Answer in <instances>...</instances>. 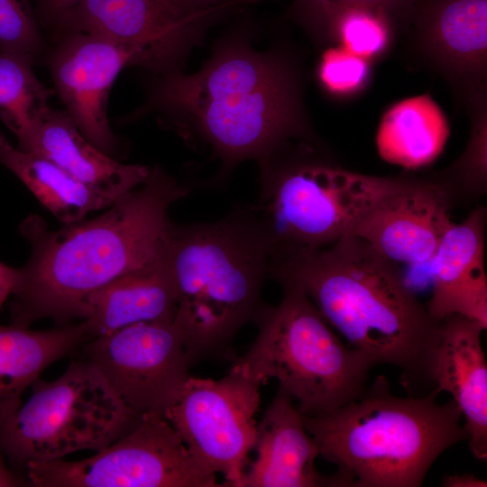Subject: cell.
<instances>
[{
  "mask_svg": "<svg viewBox=\"0 0 487 487\" xmlns=\"http://www.w3.org/2000/svg\"><path fill=\"white\" fill-rule=\"evenodd\" d=\"M188 193L155 165L144 182L94 218L51 230L40 216H28L19 232L31 254L17 268L8 305L12 324L29 327L43 318L60 325L84 318L94 292L157 255L170 207Z\"/></svg>",
  "mask_w": 487,
  "mask_h": 487,
  "instance_id": "1",
  "label": "cell"
},
{
  "mask_svg": "<svg viewBox=\"0 0 487 487\" xmlns=\"http://www.w3.org/2000/svg\"><path fill=\"white\" fill-rule=\"evenodd\" d=\"M224 39L198 72L156 75L146 103L130 116L156 113L163 126L207 144L221 162L218 183L240 162H260L305 132L288 62L254 50L244 32Z\"/></svg>",
  "mask_w": 487,
  "mask_h": 487,
  "instance_id": "2",
  "label": "cell"
},
{
  "mask_svg": "<svg viewBox=\"0 0 487 487\" xmlns=\"http://www.w3.org/2000/svg\"><path fill=\"white\" fill-rule=\"evenodd\" d=\"M269 278L292 280L327 324L375 365L400 371L410 396L435 390L440 322L407 285L396 263L346 235L323 249L270 262Z\"/></svg>",
  "mask_w": 487,
  "mask_h": 487,
  "instance_id": "3",
  "label": "cell"
},
{
  "mask_svg": "<svg viewBox=\"0 0 487 487\" xmlns=\"http://www.w3.org/2000/svg\"><path fill=\"white\" fill-rule=\"evenodd\" d=\"M161 249L175 284L178 324L190 363L227 354L240 329L257 323L266 305L272 244L252 207L222 218L178 224L169 219Z\"/></svg>",
  "mask_w": 487,
  "mask_h": 487,
  "instance_id": "4",
  "label": "cell"
},
{
  "mask_svg": "<svg viewBox=\"0 0 487 487\" xmlns=\"http://www.w3.org/2000/svg\"><path fill=\"white\" fill-rule=\"evenodd\" d=\"M438 394L399 397L380 375L335 412L302 419L340 487H420L435 461L467 440L460 409Z\"/></svg>",
  "mask_w": 487,
  "mask_h": 487,
  "instance_id": "5",
  "label": "cell"
},
{
  "mask_svg": "<svg viewBox=\"0 0 487 487\" xmlns=\"http://www.w3.org/2000/svg\"><path fill=\"white\" fill-rule=\"evenodd\" d=\"M278 282L280 302L267 307L255 340L232 367L261 385L276 379L304 416L331 414L362 394L375 363L343 343L297 281Z\"/></svg>",
  "mask_w": 487,
  "mask_h": 487,
  "instance_id": "6",
  "label": "cell"
},
{
  "mask_svg": "<svg viewBox=\"0 0 487 487\" xmlns=\"http://www.w3.org/2000/svg\"><path fill=\"white\" fill-rule=\"evenodd\" d=\"M258 164L260 188L252 208L269 233L271 261L332 245L409 179L345 170L289 153L288 146Z\"/></svg>",
  "mask_w": 487,
  "mask_h": 487,
  "instance_id": "7",
  "label": "cell"
},
{
  "mask_svg": "<svg viewBox=\"0 0 487 487\" xmlns=\"http://www.w3.org/2000/svg\"><path fill=\"white\" fill-rule=\"evenodd\" d=\"M29 399L0 421V452L16 469L97 452L141 418L89 361H72L53 381L37 379Z\"/></svg>",
  "mask_w": 487,
  "mask_h": 487,
  "instance_id": "8",
  "label": "cell"
},
{
  "mask_svg": "<svg viewBox=\"0 0 487 487\" xmlns=\"http://www.w3.org/2000/svg\"><path fill=\"white\" fill-rule=\"evenodd\" d=\"M36 487H224L198 465L181 437L160 416H142L126 433L95 455L30 463Z\"/></svg>",
  "mask_w": 487,
  "mask_h": 487,
  "instance_id": "9",
  "label": "cell"
},
{
  "mask_svg": "<svg viewBox=\"0 0 487 487\" xmlns=\"http://www.w3.org/2000/svg\"><path fill=\"white\" fill-rule=\"evenodd\" d=\"M249 2L203 8L190 0H81L51 38L66 32L93 33L131 49L135 66L165 75L181 71L207 30Z\"/></svg>",
  "mask_w": 487,
  "mask_h": 487,
  "instance_id": "10",
  "label": "cell"
},
{
  "mask_svg": "<svg viewBox=\"0 0 487 487\" xmlns=\"http://www.w3.org/2000/svg\"><path fill=\"white\" fill-rule=\"evenodd\" d=\"M260 386L233 367L220 380L190 376L164 414L196 463L221 473L224 486L243 487L256 442Z\"/></svg>",
  "mask_w": 487,
  "mask_h": 487,
  "instance_id": "11",
  "label": "cell"
},
{
  "mask_svg": "<svg viewBox=\"0 0 487 487\" xmlns=\"http://www.w3.org/2000/svg\"><path fill=\"white\" fill-rule=\"evenodd\" d=\"M82 346L86 360L140 417L164 418L190 377L191 363L174 319L134 324Z\"/></svg>",
  "mask_w": 487,
  "mask_h": 487,
  "instance_id": "12",
  "label": "cell"
},
{
  "mask_svg": "<svg viewBox=\"0 0 487 487\" xmlns=\"http://www.w3.org/2000/svg\"><path fill=\"white\" fill-rule=\"evenodd\" d=\"M44 59L65 110L81 133L112 157L120 140L110 128L108 96L116 77L135 66L128 47L83 32H66L53 39Z\"/></svg>",
  "mask_w": 487,
  "mask_h": 487,
  "instance_id": "13",
  "label": "cell"
},
{
  "mask_svg": "<svg viewBox=\"0 0 487 487\" xmlns=\"http://www.w3.org/2000/svg\"><path fill=\"white\" fill-rule=\"evenodd\" d=\"M451 207L434 180L409 178L373 207L348 235L363 240L394 263L428 262L454 224Z\"/></svg>",
  "mask_w": 487,
  "mask_h": 487,
  "instance_id": "14",
  "label": "cell"
},
{
  "mask_svg": "<svg viewBox=\"0 0 487 487\" xmlns=\"http://www.w3.org/2000/svg\"><path fill=\"white\" fill-rule=\"evenodd\" d=\"M253 449L256 457L248 464L243 487H339L335 474L317 470L318 446L294 400L280 388L257 423Z\"/></svg>",
  "mask_w": 487,
  "mask_h": 487,
  "instance_id": "15",
  "label": "cell"
},
{
  "mask_svg": "<svg viewBox=\"0 0 487 487\" xmlns=\"http://www.w3.org/2000/svg\"><path fill=\"white\" fill-rule=\"evenodd\" d=\"M486 209L478 205L443 236L432 262V292L426 308L437 322L459 314L487 327L484 269Z\"/></svg>",
  "mask_w": 487,
  "mask_h": 487,
  "instance_id": "16",
  "label": "cell"
},
{
  "mask_svg": "<svg viewBox=\"0 0 487 487\" xmlns=\"http://www.w3.org/2000/svg\"><path fill=\"white\" fill-rule=\"evenodd\" d=\"M480 322L459 314L440 321L433 378L437 393L448 392L464 418L469 448L487 459V363Z\"/></svg>",
  "mask_w": 487,
  "mask_h": 487,
  "instance_id": "17",
  "label": "cell"
},
{
  "mask_svg": "<svg viewBox=\"0 0 487 487\" xmlns=\"http://www.w3.org/2000/svg\"><path fill=\"white\" fill-rule=\"evenodd\" d=\"M426 51L473 87L485 77L487 0H424L411 19Z\"/></svg>",
  "mask_w": 487,
  "mask_h": 487,
  "instance_id": "18",
  "label": "cell"
},
{
  "mask_svg": "<svg viewBox=\"0 0 487 487\" xmlns=\"http://www.w3.org/2000/svg\"><path fill=\"white\" fill-rule=\"evenodd\" d=\"M176 310L175 284L160 245L151 262L87 299L83 324L93 339L138 323L172 320Z\"/></svg>",
  "mask_w": 487,
  "mask_h": 487,
  "instance_id": "19",
  "label": "cell"
},
{
  "mask_svg": "<svg viewBox=\"0 0 487 487\" xmlns=\"http://www.w3.org/2000/svg\"><path fill=\"white\" fill-rule=\"evenodd\" d=\"M21 150L52 161L115 199L144 182L150 171V167L121 163L97 149L66 110L51 108Z\"/></svg>",
  "mask_w": 487,
  "mask_h": 487,
  "instance_id": "20",
  "label": "cell"
},
{
  "mask_svg": "<svg viewBox=\"0 0 487 487\" xmlns=\"http://www.w3.org/2000/svg\"><path fill=\"white\" fill-rule=\"evenodd\" d=\"M88 340L83 322L45 330L0 324V421L21 406L24 391L48 366Z\"/></svg>",
  "mask_w": 487,
  "mask_h": 487,
  "instance_id": "21",
  "label": "cell"
},
{
  "mask_svg": "<svg viewBox=\"0 0 487 487\" xmlns=\"http://www.w3.org/2000/svg\"><path fill=\"white\" fill-rule=\"evenodd\" d=\"M449 135L443 111L428 95L404 99L383 115L376 145L389 163L414 170L432 163Z\"/></svg>",
  "mask_w": 487,
  "mask_h": 487,
  "instance_id": "22",
  "label": "cell"
},
{
  "mask_svg": "<svg viewBox=\"0 0 487 487\" xmlns=\"http://www.w3.org/2000/svg\"><path fill=\"white\" fill-rule=\"evenodd\" d=\"M0 162L64 225L107 208L117 199L80 181L52 161L14 147L1 133Z\"/></svg>",
  "mask_w": 487,
  "mask_h": 487,
  "instance_id": "23",
  "label": "cell"
},
{
  "mask_svg": "<svg viewBox=\"0 0 487 487\" xmlns=\"http://www.w3.org/2000/svg\"><path fill=\"white\" fill-rule=\"evenodd\" d=\"M287 15L369 61L388 50L395 24L380 10L335 0H293Z\"/></svg>",
  "mask_w": 487,
  "mask_h": 487,
  "instance_id": "24",
  "label": "cell"
},
{
  "mask_svg": "<svg viewBox=\"0 0 487 487\" xmlns=\"http://www.w3.org/2000/svg\"><path fill=\"white\" fill-rule=\"evenodd\" d=\"M32 64L0 51V119L23 148L50 111L53 92L37 78Z\"/></svg>",
  "mask_w": 487,
  "mask_h": 487,
  "instance_id": "25",
  "label": "cell"
},
{
  "mask_svg": "<svg viewBox=\"0 0 487 487\" xmlns=\"http://www.w3.org/2000/svg\"><path fill=\"white\" fill-rule=\"evenodd\" d=\"M455 202H473L486 193V120L478 117L462 156L439 177L431 179Z\"/></svg>",
  "mask_w": 487,
  "mask_h": 487,
  "instance_id": "26",
  "label": "cell"
},
{
  "mask_svg": "<svg viewBox=\"0 0 487 487\" xmlns=\"http://www.w3.org/2000/svg\"><path fill=\"white\" fill-rule=\"evenodd\" d=\"M48 46L29 0H0V51L32 65L44 61Z\"/></svg>",
  "mask_w": 487,
  "mask_h": 487,
  "instance_id": "27",
  "label": "cell"
},
{
  "mask_svg": "<svg viewBox=\"0 0 487 487\" xmlns=\"http://www.w3.org/2000/svg\"><path fill=\"white\" fill-rule=\"evenodd\" d=\"M317 79L322 87L337 97H351L363 90L371 77L369 60L345 49L326 50L317 65Z\"/></svg>",
  "mask_w": 487,
  "mask_h": 487,
  "instance_id": "28",
  "label": "cell"
},
{
  "mask_svg": "<svg viewBox=\"0 0 487 487\" xmlns=\"http://www.w3.org/2000/svg\"><path fill=\"white\" fill-rule=\"evenodd\" d=\"M35 10L41 27L52 36L81 0H37Z\"/></svg>",
  "mask_w": 487,
  "mask_h": 487,
  "instance_id": "29",
  "label": "cell"
},
{
  "mask_svg": "<svg viewBox=\"0 0 487 487\" xmlns=\"http://www.w3.org/2000/svg\"><path fill=\"white\" fill-rule=\"evenodd\" d=\"M343 4L373 8L385 13L395 23L411 21L418 5L424 0H335Z\"/></svg>",
  "mask_w": 487,
  "mask_h": 487,
  "instance_id": "30",
  "label": "cell"
},
{
  "mask_svg": "<svg viewBox=\"0 0 487 487\" xmlns=\"http://www.w3.org/2000/svg\"><path fill=\"white\" fill-rule=\"evenodd\" d=\"M17 279V268L0 262V309L11 297Z\"/></svg>",
  "mask_w": 487,
  "mask_h": 487,
  "instance_id": "31",
  "label": "cell"
},
{
  "mask_svg": "<svg viewBox=\"0 0 487 487\" xmlns=\"http://www.w3.org/2000/svg\"><path fill=\"white\" fill-rule=\"evenodd\" d=\"M445 487H486V481L478 478L472 473L451 474L442 479Z\"/></svg>",
  "mask_w": 487,
  "mask_h": 487,
  "instance_id": "32",
  "label": "cell"
},
{
  "mask_svg": "<svg viewBox=\"0 0 487 487\" xmlns=\"http://www.w3.org/2000/svg\"><path fill=\"white\" fill-rule=\"evenodd\" d=\"M25 483L29 482L7 465L0 452V487L23 486Z\"/></svg>",
  "mask_w": 487,
  "mask_h": 487,
  "instance_id": "33",
  "label": "cell"
},
{
  "mask_svg": "<svg viewBox=\"0 0 487 487\" xmlns=\"http://www.w3.org/2000/svg\"><path fill=\"white\" fill-rule=\"evenodd\" d=\"M194 5L199 7L207 8L216 6L225 3L229 2L230 0H190Z\"/></svg>",
  "mask_w": 487,
  "mask_h": 487,
  "instance_id": "34",
  "label": "cell"
},
{
  "mask_svg": "<svg viewBox=\"0 0 487 487\" xmlns=\"http://www.w3.org/2000/svg\"><path fill=\"white\" fill-rule=\"evenodd\" d=\"M251 1L255 2V1H258V0H251Z\"/></svg>",
  "mask_w": 487,
  "mask_h": 487,
  "instance_id": "35",
  "label": "cell"
}]
</instances>
